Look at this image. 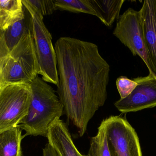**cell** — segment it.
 Here are the masks:
<instances>
[{"mask_svg":"<svg viewBox=\"0 0 156 156\" xmlns=\"http://www.w3.org/2000/svg\"><path fill=\"white\" fill-rule=\"evenodd\" d=\"M57 10L74 13H84L95 16L90 0H54Z\"/></svg>","mask_w":156,"mask_h":156,"instance_id":"16","label":"cell"},{"mask_svg":"<svg viewBox=\"0 0 156 156\" xmlns=\"http://www.w3.org/2000/svg\"><path fill=\"white\" fill-rule=\"evenodd\" d=\"M27 2L37 10L43 16L50 15L56 11L54 0H27Z\"/></svg>","mask_w":156,"mask_h":156,"instance_id":"18","label":"cell"},{"mask_svg":"<svg viewBox=\"0 0 156 156\" xmlns=\"http://www.w3.org/2000/svg\"><path fill=\"white\" fill-rule=\"evenodd\" d=\"M113 34L130 49L133 56H138L143 60L149 73L156 76L145 44L141 10L137 11L131 8L126 10L117 19Z\"/></svg>","mask_w":156,"mask_h":156,"instance_id":"6","label":"cell"},{"mask_svg":"<svg viewBox=\"0 0 156 156\" xmlns=\"http://www.w3.org/2000/svg\"><path fill=\"white\" fill-rule=\"evenodd\" d=\"M116 84L121 99H124L130 95L138 85L134 80L130 79L124 76L118 78Z\"/></svg>","mask_w":156,"mask_h":156,"instance_id":"17","label":"cell"},{"mask_svg":"<svg viewBox=\"0 0 156 156\" xmlns=\"http://www.w3.org/2000/svg\"><path fill=\"white\" fill-rule=\"evenodd\" d=\"M54 47L58 76L56 92L64 114L82 137L107 100L110 66L91 42L62 37Z\"/></svg>","mask_w":156,"mask_h":156,"instance_id":"1","label":"cell"},{"mask_svg":"<svg viewBox=\"0 0 156 156\" xmlns=\"http://www.w3.org/2000/svg\"><path fill=\"white\" fill-rule=\"evenodd\" d=\"M140 10L146 48L156 73V0L144 1Z\"/></svg>","mask_w":156,"mask_h":156,"instance_id":"10","label":"cell"},{"mask_svg":"<svg viewBox=\"0 0 156 156\" xmlns=\"http://www.w3.org/2000/svg\"><path fill=\"white\" fill-rule=\"evenodd\" d=\"M47 138L58 156H86L76 147L66 124L57 119L50 125Z\"/></svg>","mask_w":156,"mask_h":156,"instance_id":"9","label":"cell"},{"mask_svg":"<svg viewBox=\"0 0 156 156\" xmlns=\"http://www.w3.org/2000/svg\"><path fill=\"white\" fill-rule=\"evenodd\" d=\"M30 28V17L16 23L6 30L0 29V62L16 46L24 35Z\"/></svg>","mask_w":156,"mask_h":156,"instance_id":"11","label":"cell"},{"mask_svg":"<svg viewBox=\"0 0 156 156\" xmlns=\"http://www.w3.org/2000/svg\"><path fill=\"white\" fill-rule=\"evenodd\" d=\"M32 99L28 113L18 127L25 136L47 137L50 125L64 114V106L56 92L37 76L30 83Z\"/></svg>","mask_w":156,"mask_h":156,"instance_id":"2","label":"cell"},{"mask_svg":"<svg viewBox=\"0 0 156 156\" xmlns=\"http://www.w3.org/2000/svg\"><path fill=\"white\" fill-rule=\"evenodd\" d=\"M43 156H58L55 151L48 143L43 149Z\"/></svg>","mask_w":156,"mask_h":156,"instance_id":"19","label":"cell"},{"mask_svg":"<svg viewBox=\"0 0 156 156\" xmlns=\"http://www.w3.org/2000/svg\"><path fill=\"white\" fill-rule=\"evenodd\" d=\"M38 71L30 28L12 52L0 62V90L9 85L30 84L38 76Z\"/></svg>","mask_w":156,"mask_h":156,"instance_id":"3","label":"cell"},{"mask_svg":"<svg viewBox=\"0 0 156 156\" xmlns=\"http://www.w3.org/2000/svg\"><path fill=\"white\" fill-rule=\"evenodd\" d=\"M133 80L138 85L133 92L115 103V106L122 113L156 107V76L149 73L146 77Z\"/></svg>","mask_w":156,"mask_h":156,"instance_id":"8","label":"cell"},{"mask_svg":"<svg viewBox=\"0 0 156 156\" xmlns=\"http://www.w3.org/2000/svg\"><path fill=\"white\" fill-rule=\"evenodd\" d=\"M88 156H111L105 125L103 122L98 127L97 134L91 138Z\"/></svg>","mask_w":156,"mask_h":156,"instance_id":"15","label":"cell"},{"mask_svg":"<svg viewBox=\"0 0 156 156\" xmlns=\"http://www.w3.org/2000/svg\"><path fill=\"white\" fill-rule=\"evenodd\" d=\"M19 127L0 134V156H22V141L25 136L22 135Z\"/></svg>","mask_w":156,"mask_h":156,"instance_id":"14","label":"cell"},{"mask_svg":"<svg viewBox=\"0 0 156 156\" xmlns=\"http://www.w3.org/2000/svg\"><path fill=\"white\" fill-rule=\"evenodd\" d=\"M102 122L111 156H143L137 133L126 119L111 116Z\"/></svg>","mask_w":156,"mask_h":156,"instance_id":"7","label":"cell"},{"mask_svg":"<svg viewBox=\"0 0 156 156\" xmlns=\"http://www.w3.org/2000/svg\"><path fill=\"white\" fill-rule=\"evenodd\" d=\"M32 99L30 84L9 85L0 90V134L18 127L28 114Z\"/></svg>","mask_w":156,"mask_h":156,"instance_id":"5","label":"cell"},{"mask_svg":"<svg viewBox=\"0 0 156 156\" xmlns=\"http://www.w3.org/2000/svg\"><path fill=\"white\" fill-rule=\"evenodd\" d=\"M22 0H0V29L6 30L26 16Z\"/></svg>","mask_w":156,"mask_h":156,"instance_id":"13","label":"cell"},{"mask_svg":"<svg viewBox=\"0 0 156 156\" xmlns=\"http://www.w3.org/2000/svg\"><path fill=\"white\" fill-rule=\"evenodd\" d=\"M96 16L106 26L110 27L120 16L125 0H90Z\"/></svg>","mask_w":156,"mask_h":156,"instance_id":"12","label":"cell"},{"mask_svg":"<svg viewBox=\"0 0 156 156\" xmlns=\"http://www.w3.org/2000/svg\"><path fill=\"white\" fill-rule=\"evenodd\" d=\"M30 15V28L38 61V75L46 82L57 86L58 83L57 62L52 37L44 22V16L30 5L27 0H22Z\"/></svg>","mask_w":156,"mask_h":156,"instance_id":"4","label":"cell"}]
</instances>
